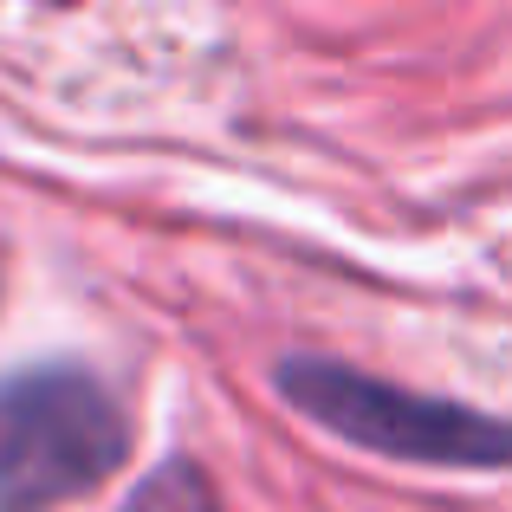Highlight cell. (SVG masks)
Here are the masks:
<instances>
[{"label": "cell", "instance_id": "cell-1", "mask_svg": "<svg viewBox=\"0 0 512 512\" xmlns=\"http://www.w3.org/2000/svg\"><path fill=\"white\" fill-rule=\"evenodd\" d=\"M130 422L85 370L33 363L0 376V512L85 500L124 467Z\"/></svg>", "mask_w": 512, "mask_h": 512}, {"label": "cell", "instance_id": "cell-2", "mask_svg": "<svg viewBox=\"0 0 512 512\" xmlns=\"http://www.w3.org/2000/svg\"><path fill=\"white\" fill-rule=\"evenodd\" d=\"M279 389L299 415H312L318 428H331L363 454L428 467H512V422H493L467 402L415 396V389L363 376L331 357H286Z\"/></svg>", "mask_w": 512, "mask_h": 512}]
</instances>
